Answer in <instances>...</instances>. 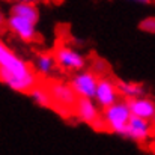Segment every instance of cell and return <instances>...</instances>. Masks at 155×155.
I'll return each mask as SVG.
<instances>
[{
    "instance_id": "cell-1",
    "label": "cell",
    "mask_w": 155,
    "mask_h": 155,
    "mask_svg": "<svg viewBox=\"0 0 155 155\" xmlns=\"http://www.w3.org/2000/svg\"><path fill=\"white\" fill-rule=\"evenodd\" d=\"M0 81L15 92H30L38 80L30 65L0 41Z\"/></svg>"
},
{
    "instance_id": "cell-2",
    "label": "cell",
    "mask_w": 155,
    "mask_h": 155,
    "mask_svg": "<svg viewBox=\"0 0 155 155\" xmlns=\"http://www.w3.org/2000/svg\"><path fill=\"white\" fill-rule=\"evenodd\" d=\"M101 117H103V124L105 130L124 137L133 114H131V110L128 107V103L124 101V103H116L107 108H104Z\"/></svg>"
},
{
    "instance_id": "cell-3",
    "label": "cell",
    "mask_w": 155,
    "mask_h": 155,
    "mask_svg": "<svg viewBox=\"0 0 155 155\" xmlns=\"http://www.w3.org/2000/svg\"><path fill=\"white\" fill-rule=\"evenodd\" d=\"M98 81H100V78L97 77L95 72H92V71H80V72L74 74V77L71 78L69 86L75 92L77 98L94 100Z\"/></svg>"
},
{
    "instance_id": "cell-4",
    "label": "cell",
    "mask_w": 155,
    "mask_h": 155,
    "mask_svg": "<svg viewBox=\"0 0 155 155\" xmlns=\"http://www.w3.org/2000/svg\"><path fill=\"white\" fill-rule=\"evenodd\" d=\"M54 57H56L57 65L65 71H71V72L84 71L86 59L78 50H75L69 45H60L59 48H56Z\"/></svg>"
},
{
    "instance_id": "cell-5",
    "label": "cell",
    "mask_w": 155,
    "mask_h": 155,
    "mask_svg": "<svg viewBox=\"0 0 155 155\" xmlns=\"http://www.w3.org/2000/svg\"><path fill=\"white\" fill-rule=\"evenodd\" d=\"M6 24H8V29L17 38H20L21 41L32 42V41L36 39V23H33V21H30L27 18L11 14Z\"/></svg>"
},
{
    "instance_id": "cell-6",
    "label": "cell",
    "mask_w": 155,
    "mask_h": 155,
    "mask_svg": "<svg viewBox=\"0 0 155 155\" xmlns=\"http://www.w3.org/2000/svg\"><path fill=\"white\" fill-rule=\"evenodd\" d=\"M48 92L53 100V104L59 108H71L77 104V95L72 87L62 81H54L48 86Z\"/></svg>"
},
{
    "instance_id": "cell-7",
    "label": "cell",
    "mask_w": 155,
    "mask_h": 155,
    "mask_svg": "<svg viewBox=\"0 0 155 155\" xmlns=\"http://www.w3.org/2000/svg\"><path fill=\"white\" fill-rule=\"evenodd\" d=\"M74 110H75L77 117L80 120H83L84 124L95 125V127H104L103 117H101V114L98 111V104L94 103V100L78 98Z\"/></svg>"
},
{
    "instance_id": "cell-8",
    "label": "cell",
    "mask_w": 155,
    "mask_h": 155,
    "mask_svg": "<svg viewBox=\"0 0 155 155\" xmlns=\"http://www.w3.org/2000/svg\"><path fill=\"white\" fill-rule=\"evenodd\" d=\"M119 98V92H117V87H116V83H113L111 80L108 78H100L98 81V86H97V92H95V103L98 104V107H103L107 108L113 104L119 103L117 101Z\"/></svg>"
},
{
    "instance_id": "cell-9",
    "label": "cell",
    "mask_w": 155,
    "mask_h": 155,
    "mask_svg": "<svg viewBox=\"0 0 155 155\" xmlns=\"http://www.w3.org/2000/svg\"><path fill=\"white\" fill-rule=\"evenodd\" d=\"M152 134V125H151V120H146V119H142V117H136L133 116L130 119V124L127 127V131H125V136L127 139L133 140V142H145L151 137Z\"/></svg>"
},
{
    "instance_id": "cell-10",
    "label": "cell",
    "mask_w": 155,
    "mask_h": 155,
    "mask_svg": "<svg viewBox=\"0 0 155 155\" xmlns=\"http://www.w3.org/2000/svg\"><path fill=\"white\" fill-rule=\"evenodd\" d=\"M127 103H128V107L133 116L142 117L146 120H155V103L151 98L142 97V98L130 100Z\"/></svg>"
},
{
    "instance_id": "cell-11",
    "label": "cell",
    "mask_w": 155,
    "mask_h": 155,
    "mask_svg": "<svg viewBox=\"0 0 155 155\" xmlns=\"http://www.w3.org/2000/svg\"><path fill=\"white\" fill-rule=\"evenodd\" d=\"M11 14L27 18L33 23H38L39 18V11L33 2H23V3H14L11 8Z\"/></svg>"
},
{
    "instance_id": "cell-12",
    "label": "cell",
    "mask_w": 155,
    "mask_h": 155,
    "mask_svg": "<svg viewBox=\"0 0 155 155\" xmlns=\"http://www.w3.org/2000/svg\"><path fill=\"white\" fill-rule=\"evenodd\" d=\"M117 92L120 97H124L127 101L142 98L145 97V87L139 83H131V81H117L116 83Z\"/></svg>"
},
{
    "instance_id": "cell-13",
    "label": "cell",
    "mask_w": 155,
    "mask_h": 155,
    "mask_svg": "<svg viewBox=\"0 0 155 155\" xmlns=\"http://www.w3.org/2000/svg\"><path fill=\"white\" fill-rule=\"evenodd\" d=\"M56 66H57L56 57H54V54H50V53H42V54L36 56L35 63H33V68L42 75H50Z\"/></svg>"
},
{
    "instance_id": "cell-14",
    "label": "cell",
    "mask_w": 155,
    "mask_h": 155,
    "mask_svg": "<svg viewBox=\"0 0 155 155\" xmlns=\"http://www.w3.org/2000/svg\"><path fill=\"white\" fill-rule=\"evenodd\" d=\"M29 95H30V98H32L33 103L41 105V107H51L53 105V100H51V97H50L48 89H44L41 86H36V87H33L29 92Z\"/></svg>"
},
{
    "instance_id": "cell-15",
    "label": "cell",
    "mask_w": 155,
    "mask_h": 155,
    "mask_svg": "<svg viewBox=\"0 0 155 155\" xmlns=\"http://www.w3.org/2000/svg\"><path fill=\"white\" fill-rule=\"evenodd\" d=\"M139 27H140V30L142 32H145V33H155V17H146V18H143L142 21H140V24H139Z\"/></svg>"
},
{
    "instance_id": "cell-16",
    "label": "cell",
    "mask_w": 155,
    "mask_h": 155,
    "mask_svg": "<svg viewBox=\"0 0 155 155\" xmlns=\"http://www.w3.org/2000/svg\"><path fill=\"white\" fill-rule=\"evenodd\" d=\"M130 2H134V3H142V5H146V3H151L152 0H130Z\"/></svg>"
},
{
    "instance_id": "cell-17",
    "label": "cell",
    "mask_w": 155,
    "mask_h": 155,
    "mask_svg": "<svg viewBox=\"0 0 155 155\" xmlns=\"http://www.w3.org/2000/svg\"><path fill=\"white\" fill-rule=\"evenodd\" d=\"M3 23H5V17H3V12L0 11V26H2Z\"/></svg>"
},
{
    "instance_id": "cell-18",
    "label": "cell",
    "mask_w": 155,
    "mask_h": 155,
    "mask_svg": "<svg viewBox=\"0 0 155 155\" xmlns=\"http://www.w3.org/2000/svg\"><path fill=\"white\" fill-rule=\"evenodd\" d=\"M23 2H33V0H15V3H23Z\"/></svg>"
},
{
    "instance_id": "cell-19",
    "label": "cell",
    "mask_w": 155,
    "mask_h": 155,
    "mask_svg": "<svg viewBox=\"0 0 155 155\" xmlns=\"http://www.w3.org/2000/svg\"><path fill=\"white\" fill-rule=\"evenodd\" d=\"M154 152H155V146H154Z\"/></svg>"
}]
</instances>
